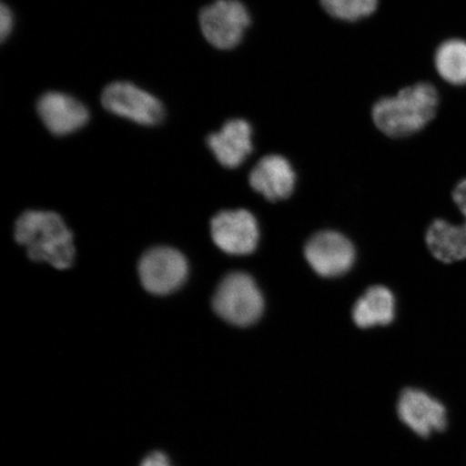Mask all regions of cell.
I'll list each match as a JSON object with an SVG mask.
<instances>
[{
	"label": "cell",
	"mask_w": 466,
	"mask_h": 466,
	"mask_svg": "<svg viewBox=\"0 0 466 466\" xmlns=\"http://www.w3.org/2000/svg\"><path fill=\"white\" fill-rule=\"evenodd\" d=\"M441 96L431 81H419L383 96L371 109L372 121L382 136L407 139L419 136L439 116Z\"/></svg>",
	"instance_id": "obj_1"
},
{
	"label": "cell",
	"mask_w": 466,
	"mask_h": 466,
	"mask_svg": "<svg viewBox=\"0 0 466 466\" xmlns=\"http://www.w3.org/2000/svg\"><path fill=\"white\" fill-rule=\"evenodd\" d=\"M15 237L34 261L48 262L58 270L68 269L74 264L73 233L60 215L27 211L17 219Z\"/></svg>",
	"instance_id": "obj_2"
},
{
	"label": "cell",
	"mask_w": 466,
	"mask_h": 466,
	"mask_svg": "<svg viewBox=\"0 0 466 466\" xmlns=\"http://www.w3.org/2000/svg\"><path fill=\"white\" fill-rule=\"evenodd\" d=\"M253 22V15L243 0H215L199 15L203 37L219 51L240 48Z\"/></svg>",
	"instance_id": "obj_3"
},
{
	"label": "cell",
	"mask_w": 466,
	"mask_h": 466,
	"mask_svg": "<svg viewBox=\"0 0 466 466\" xmlns=\"http://www.w3.org/2000/svg\"><path fill=\"white\" fill-rule=\"evenodd\" d=\"M265 301L252 277L244 272L226 276L215 291V313L231 325L247 328L260 319Z\"/></svg>",
	"instance_id": "obj_4"
},
{
	"label": "cell",
	"mask_w": 466,
	"mask_h": 466,
	"mask_svg": "<svg viewBox=\"0 0 466 466\" xmlns=\"http://www.w3.org/2000/svg\"><path fill=\"white\" fill-rule=\"evenodd\" d=\"M101 101L108 112L138 125L156 126L165 118V107L158 98L127 81L106 86Z\"/></svg>",
	"instance_id": "obj_5"
},
{
	"label": "cell",
	"mask_w": 466,
	"mask_h": 466,
	"mask_svg": "<svg viewBox=\"0 0 466 466\" xmlns=\"http://www.w3.org/2000/svg\"><path fill=\"white\" fill-rule=\"evenodd\" d=\"M143 288L150 294L174 293L188 277V262L177 249L160 247L147 250L138 264Z\"/></svg>",
	"instance_id": "obj_6"
},
{
	"label": "cell",
	"mask_w": 466,
	"mask_h": 466,
	"mask_svg": "<svg viewBox=\"0 0 466 466\" xmlns=\"http://www.w3.org/2000/svg\"><path fill=\"white\" fill-rule=\"evenodd\" d=\"M249 187L267 201H284L294 194L299 172L287 156L270 153L255 159L248 174Z\"/></svg>",
	"instance_id": "obj_7"
},
{
	"label": "cell",
	"mask_w": 466,
	"mask_h": 466,
	"mask_svg": "<svg viewBox=\"0 0 466 466\" xmlns=\"http://www.w3.org/2000/svg\"><path fill=\"white\" fill-rule=\"evenodd\" d=\"M207 145L221 167L236 170L256 154L254 126L247 118L232 116L209 134Z\"/></svg>",
	"instance_id": "obj_8"
},
{
	"label": "cell",
	"mask_w": 466,
	"mask_h": 466,
	"mask_svg": "<svg viewBox=\"0 0 466 466\" xmlns=\"http://www.w3.org/2000/svg\"><path fill=\"white\" fill-rule=\"evenodd\" d=\"M211 235L217 247L226 254H252L259 242L258 220L248 209L238 208L215 215Z\"/></svg>",
	"instance_id": "obj_9"
},
{
	"label": "cell",
	"mask_w": 466,
	"mask_h": 466,
	"mask_svg": "<svg viewBox=\"0 0 466 466\" xmlns=\"http://www.w3.org/2000/svg\"><path fill=\"white\" fill-rule=\"evenodd\" d=\"M305 258L319 276L336 278L351 269L355 249L348 238L337 231L316 233L305 247Z\"/></svg>",
	"instance_id": "obj_10"
},
{
	"label": "cell",
	"mask_w": 466,
	"mask_h": 466,
	"mask_svg": "<svg viewBox=\"0 0 466 466\" xmlns=\"http://www.w3.org/2000/svg\"><path fill=\"white\" fill-rule=\"evenodd\" d=\"M400 420L413 433L428 439L447 428V410L440 400L418 389H405L398 401Z\"/></svg>",
	"instance_id": "obj_11"
},
{
	"label": "cell",
	"mask_w": 466,
	"mask_h": 466,
	"mask_svg": "<svg viewBox=\"0 0 466 466\" xmlns=\"http://www.w3.org/2000/svg\"><path fill=\"white\" fill-rule=\"evenodd\" d=\"M452 198L463 215V223L452 225L437 219L430 226L425 237L431 253L446 264L466 259V179L456 186Z\"/></svg>",
	"instance_id": "obj_12"
},
{
	"label": "cell",
	"mask_w": 466,
	"mask_h": 466,
	"mask_svg": "<svg viewBox=\"0 0 466 466\" xmlns=\"http://www.w3.org/2000/svg\"><path fill=\"white\" fill-rule=\"evenodd\" d=\"M37 112L46 129L56 137L78 131L89 121L85 105L62 92L45 93L37 103Z\"/></svg>",
	"instance_id": "obj_13"
},
{
	"label": "cell",
	"mask_w": 466,
	"mask_h": 466,
	"mask_svg": "<svg viewBox=\"0 0 466 466\" xmlns=\"http://www.w3.org/2000/svg\"><path fill=\"white\" fill-rule=\"evenodd\" d=\"M395 317V299L392 291L381 285L370 288L353 308L354 323L360 329L388 325Z\"/></svg>",
	"instance_id": "obj_14"
},
{
	"label": "cell",
	"mask_w": 466,
	"mask_h": 466,
	"mask_svg": "<svg viewBox=\"0 0 466 466\" xmlns=\"http://www.w3.org/2000/svg\"><path fill=\"white\" fill-rule=\"evenodd\" d=\"M433 66L435 74L445 84L453 86L466 85V42L450 38L437 45Z\"/></svg>",
	"instance_id": "obj_15"
},
{
	"label": "cell",
	"mask_w": 466,
	"mask_h": 466,
	"mask_svg": "<svg viewBox=\"0 0 466 466\" xmlns=\"http://www.w3.org/2000/svg\"><path fill=\"white\" fill-rule=\"evenodd\" d=\"M331 19L355 25L375 15L381 0H319Z\"/></svg>",
	"instance_id": "obj_16"
},
{
	"label": "cell",
	"mask_w": 466,
	"mask_h": 466,
	"mask_svg": "<svg viewBox=\"0 0 466 466\" xmlns=\"http://www.w3.org/2000/svg\"><path fill=\"white\" fill-rule=\"evenodd\" d=\"M13 11L8 7L7 5L2 4L0 5V38L2 42H5L13 32L15 19Z\"/></svg>",
	"instance_id": "obj_17"
},
{
	"label": "cell",
	"mask_w": 466,
	"mask_h": 466,
	"mask_svg": "<svg viewBox=\"0 0 466 466\" xmlns=\"http://www.w3.org/2000/svg\"><path fill=\"white\" fill-rule=\"evenodd\" d=\"M139 466H173V464L165 452L153 451L144 458Z\"/></svg>",
	"instance_id": "obj_18"
}]
</instances>
